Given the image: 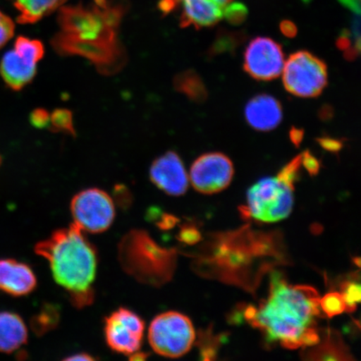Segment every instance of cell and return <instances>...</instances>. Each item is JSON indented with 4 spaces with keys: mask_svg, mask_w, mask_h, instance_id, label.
<instances>
[{
    "mask_svg": "<svg viewBox=\"0 0 361 361\" xmlns=\"http://www.w3.org/2000/svg\"><path fill=\"white\" fill-rule=\"evenodd\" d=\"M128 10L125 0H92L89 6L60 8L61 32L52 40L58 53L92 61L102 74H114L126 63L118 39L121 21Z\"/></svg>",
    "mask_w": 361,
    "mask_h": 361,
    "instance_id": "cell-1",
    "label": "cell"
},
{
    "mask_svg": "<svg viewBox=\"0 0 361 361\" xmlns=\"http://www.w3.org/2000/svg\"><path fill=\"white\" fill-rule=\"evenodd\" d=\"M319 300L315 288L291 286L275 273L271 277L268 299L258 309H248L246 316L269 341L279 343L284 348L314 346L320 341Z\"/></svg>",
    "mask_w": 361,
    "mask_h": 361,
    "instance_id": "cell-2",
    "label": "cell"
},
{
    "mask_svg": "<svg viewBox=\"0 0 361 361\" xmlns=\"http://www.w3.org/2000/svg\"><path fill=\"white\" fill-rule=\"evenodd\" d=\"M35 252L48 261L54 279L70 295L93 290L97 252L78 226L56 230L39 242Z\"/></svg>",
    "mask_w": 361,
    "mask_h": 361,
    "instance_id": "cell-3",
    "label": "cell"
},
{
    "mask_svg": "<svg viewBox=\"0 0 361 361\" xmlns=\"http://www.w3.org/2000/svg\"><path fill=\"white\" fill-rule=\"evenodd\" d=\"M119 260L126 274L139 282L161 286L174 274L177 254L162 247L144 230L135 229L121 239Z\"/></svg>",
    "mask_w": 361,
    "mask_h": 361,
    "instance_id": "cell-4",
    "label": "cell"
},
{
    "mask_svg": "<svg viewBox=\"0 0 361 361\" xmlns=\"http://www.w3.org/2000/svg\"><path fill=\"white\" fill-rule=\"evenodd\" d=\"M293 189L295 184L279 175L259 180L247 191V214L263 223L286 219L293 210Z\"/></svg>",
    "mask_w": 361,
    "mask_h": 361,
    "instance_id": "cell-5",
    "label": "cell"
},
{
    "mask_svg": "<svg viewBox=\"0 0 361 361\" xmlns=\"http://www.w3.org/2000/svg\"><path fill=\"white\" fill-rule=\"evenodd\" d=\"M196 334L186 315L169 311L156 316L148 329V340L157 354L179 358L192 349Z\"/></svg>",
    "mask_w": 361,
    "mask_h": 361,
    "instance_id": "cell-6",
    "label": "cell"
},
{
    "mask_svg": "<svg viewBox=\"0 0 361 361\" xmlns=\"http://www.w3.org/2000/svg\"><path fill=\"white\" fill-rule=\"evenodd\" d=\"M282 73L287 92L299 97H318L328 83L326 63L306 51L292 54L284 62Z\"/></svg>",
    "mask_w": 361,
    "mask_h": 361,
    "instance_id": "cell-7",
    "label": "cell"
},
{
    "mask_svg": "<svg viewBox=\"0 0 361 361\" xmlns=\"http://www.w3.org/2000/svg\"><path fill=\"white\" fill-rule=\"evenodd\" d=\"M74 224L90 233L106 231L114 222L116 209L109 194L99 188L81 191L71 202Z\"/></svg>",
    "mask_w": 361,
    "mask_h": 361,
    "instance_id": "cell-8",
    "label": "cell"
},
{
    "mask_svg": "<svg viewBox=\"0 0 361 361\" xmlns=\"http://www.w3.org/2000/svg\"><path fill=\"white\" fill-rule=\"evenodd\" d=\"M145 322L134 311L123 308L113 311L104 322V336L108 347L116 353L132 356L142 348Z\"/></svg>",
    "mask_w": 361,
    "mask_h": 361,
    "instance_id": "cell-9",
    "label": "cell"
},
{
    "mask_svg": "<svg viewBox=\"0 0 361 361\" xmlns=\"http://www.w3.org/2000/svg\"><path fill=\"white\" fill-rule=\"evenodd\" d=\"M233 174L231 160L223 153L212 152L198 157L193 162L190 180L197 192L214 194L227 188L232 182Z\"/></svg>",
    "mask_w": 361,
    "mask_h": 361,
    "instance_id": "cell-10",
    "label": "cell"
},
{
    "mask_svg": "<svg viewBox=\"0 0 361 361\" xmlns=\"http://www.w3.org/2000/svg\"><path fill=\"white\" fill-rule=\"evenodd\" d=\"M284 55L281 44L268 37H257L248 44L243 68L257 80L276 79L282 74Z\"/></svg>",
    "mask_w": 361,
    "mask_h": 361,
    "instance_id": "cell-11",
    "label": "cell"
},
{
    "mask_svg": "<svg viewBox=\"0 0 361 361\" xmlns=\"http://www.w3.org/2000/svg\"><path fill=\"white\" fill-rule=\"evenodd\" d=\"M233 0H161L158 8L164 15L180 8V25L196 29L214 26L223 19L224 8Z\"/></svg>",
    "mask_w": 361,
    "mask_h": 361,
    "instance_id": "cell-12",
    "label": "cell"
},
{
    "mask_svg": "<svg viewBox=\"0 0 361 361\" xmlns=\"http://www.w3.org/2000/svg\"><path fill=\"white\" fill-rule=\"evenodd\" d=\"M150 178L157 188L171 196L183 195L188 190L187 171L174 152H168L153 161Z\"/></svg>",
    "mask_w": 361,
    "mask_h": 361,
    "instance_id": "cell-13",
    "label": "cell"
},
{
    "mask_svg": "<svg viewBox=\"0 0 361 361\" xmlns=\"http://www.w3.org/2000/svg\"><path fill=\"white\" fill-rule=\"evenodd\" d=\"M37 279L29 265L15 259H0V290L13 296L32 293Z\"/></svg>",
    "mask_w": 361,
    "mask_h": 361,
    "instance_id": "cell-14",
    "label": "cell"
},
{
    "mask_svg": "<svg viewBox=\"0 0 361 361\" xmlns=\"http://www.w3.org/2000/svg\"><path fill=\"white\" fill-rule=\"evenodd\" d=\"M245 117L251 128L269 132L276 128L283 119L281 104L269 94H262L251 99L245 107Z\"/></svg>",
    "mask_w": 361,
    "mask_h": 361,
    "instance_id": "cell-15",
    "label": "cell"
},
{
    "mask_svg": "<svg viewBox=\"0 0 361 361\" xmlns=\"http://www.w3.org/2000/svg\"><path fill=\"white\" fill-rule=\"evenodd\" d=\"M0 72L8 87L20 90L28 85L36 74V64L26 60L15 51L4 56Z\"/></svg>",
    "mask_w": 361,
    "mask_h": 361,
    "instance_id": "cell-16",
    "label": "cell"
},
{
    "mask_svg": "<svg viewBox=\"0 0 361 361\" xmlns=\"http://www.w3.org/2000/svg\"><path fill=\"white\" fill-rule=\"evenodd\" d=\"M28 341V331L20 315L0 313V352L12 353Z\"/></svg>",
    "mask_w": 361,
    "mask_h": 361,
    "instance_id": "cell-17",
    "label": "cell"
},
{
    "mask_svg": "<svg viewBox=\"0 0 361 361\" xmlns=\"http://www.w3.org/2000/svg\"><path fill=\"white\" fill-rule=\"evenodd\" d=\"M19 11L18 22L21 24H34L44 16L61 8L67 0H12Z\"/></svg>",
    "mask_w": 361,
    "mask_h": 361,
    "instance_id": "cell-18",
    "label": "cell"
},
{
    "mask_svg": "<svg viewBox=\"0 0 361 361\" xmlns=\"http://www.w3.org/2000/svg\"><path fill=\"white\" fill-rule=\"evenodd\" d=\"M174 87L189 100L197 103L204 102L209 96L201 76L192 70L185 71L176 75Z\"/></svg>",
    "mask_w": 361,
    "mask_h": 361,
    "instance_id": "cell-19",
    "label": "cell"
},
{
    "mask_svg": "<svg viewBox=\"0 0 361 361\" xmlns=\"http://www.w3.org/2000/svg\"><path fill=\"white\" fill-rule=\"evenodd\" d=\"M61 322V311L55 305H44L30 319V327L36 336H42L53 331Z\"/></svg>",
    "mask_w": 361,
    "mask_h": 361,
    "instance_id": "cell-20",
    "label": "cell"
},
{
    "mask_svg": "<svg viewBox=\"0 0 361 361\" xmlns=\"http://www.w3.org/2000/svg\"><path fill=\"white\" fill-rule=\"evenodd\" d=\"M326 342L320 344L316 349L310 351L313 360H349L348 352L341 340H338L336 334L329 333Z\"/></svg>",
    "mask_w": 361,
    "mask_h": 361,
    "instance_id": "cell-21",
    "label": "cell"
},
{
    "mask_svg": "<svg viewBox=\"0 0 361 361\" xmlns=\"http://www.w3.org/2000/svg\"><path fill=\"white\" fill-rule=\"evenodd\" d=\"M245 40V34L220 30L209 51V56H215L221 54L234 53Z\"/></svg>",
    "mask_w": 361,
    "mask_h": 361,
    "instance_id": "cell-22",
    "label": "cell"
},
{
    "mask_svg": "<svg viewBox=\"0 0 361 361\" xmlns=\"http://www.w3.org/2000/svg\"><path fill=\"white\" fill-rule=\"evenodd\" d=\"M15 51L30 62L37 64L44 56V45L39 40L20 37L16 39Z\"/></svg>",
    "mask_w": 361,
    "mask_h": 361,
    "instance_id": "cell-23",
    "label": "cell"
},
{
    "mask_svg": "<svg viewBox=\"0 0 361 361\" xmlns=\"http://www.w3.org/2000/svg\"><path fill=\"white\" fill-rule=\"evenodd\" d=\"M49 128L56 133H64L75 135L73 116L69 110L57 109L52 113L49 118Z\"/></svg>",
    "mask_w": 361,
    "mask_h": 361,
    "instance_id": "cell-24",
    "label": "cell"
},
{
    "mask_svg": "<svg viewBox=\"0 0 361 361\" xmlns=\"http://www.w3.org/2000/svg\"><path fill=\"white\" fill-rule=\"evenodd\" d=\"M319 307L322 312L329 318L341 314L345 311V303L341 293L331 292L326 293L319 300Z\"/></svg>",
    "mask_w": 361,
    "mask_h": 361,
    "instance_id": "cell-25",
    "label": "cell"
},
{
    "mask_svg": "<svg viewBox=\"0 0 361 361\" xmlns=\"http://www.w3.org/2000/svg\"><path fill=\"white\" fill-rule=\"evenodd\" d=\"M341 290V293L345 303V311L353 312L360 301L361 288L360 284L355 282L345 283L343 284Z\"/></svg>",
    "mask_w": 361,
    "mask_h": 361,
    "instance_id": "cell-26",
    "label": "cell"
},
{
    "mask_svg": "<svg viewBox=\"0 0 361 361\" xmlns=\"http://www.w3.org/2000/svg\"><path fill=\"white\" fill-rule=\"evenodd\" d=\"M224 18L233 25H239L245 21L247 8L242 3H229L224 8Z\"/></svg>",
    "mask_w": 361,
    "mask_h": 361,
    "instance_id": "cell-27",
    "label": "cell"
},
{
    "mask_svg": "<svg viewBox=\"0 0 361 361\" xmlns=\"http://www.w3.org/2000/svg\"><path fill=\"white\" fill-rule=\"evenodd\" d=\"M15 33V25L10 17L0 11V48H2Z\"/></svg>",
    "mask_w": 361,
    "mask_h": 361,
    "instance_id": "cell-28",
    "label": "cell"
},
{
    "mask_svg": "<svg viewBox=\"0 0 361 361\" xmlns=\"http://www.w3.org/2000/svg\"><path fill=\"white\" fill-rule=\"evenodd\" d=\"M300 155L302 166L308 171V173L311 176L318 174L320 169V164L317 158L308 150L302 152Z\"/></svg>",
    "mask_w": 361,
    "mask_h": 361,
    "instance_id": "cell-29",
    "label": "cell"
},
{
    "mask_svg": "<svg viewBox=\"0 0 361 361\" xmlns=\"http://www.w3.org/2000/svg\"><path fill=\"white\" fill-rule=\"evenodd\" d=\"M94 297L93 290L70 295L71 303L75 308H84V307L90 305L94 301Z\"/></svg>",
    "mask_w": 361,
    "mask_h": 361,
    "instance_id": "cell-30",
    "label": "cell"
},
{
    "mask_svg": "<svg viewBox=\"0 0 361 361\" xmlns=\"http://www.w3.org/2000/svg\"><path fill=\"white\" fill-rule=\"evenodd\" d=\"M49 116L47 111L44 109H36L30 115V123L35 128H44L49 125Z\"/></svg>",
    "mask_w": 361,
    "mask_h": 361,
    "instance_id": "cell-31",
    "label": "cell"
},
{
    "mask_svg": "<svg viewBox=\"0 0 361 361\" xmlns=\"http://www.w3.org/2000/svg\"><path fill=\"white\" fill-rule=\"evenodd\" d=\"M318 142L324 149L331 152H337L340 151L343 147L342 142L340 141V140L328 137L319 138Z\"/></svg>",
    "mask_w": 361,
    "mask_h": 361,
    "instance_id": "cell-32",
    "label": "cell"
},
{
    "mask_svg": "<svg viewBox=\"0 0 361 361\" xmlns=\"http://www.w3.org/2000/svg\"><path fill=\"white\" fill-rule=\"evenodd\" d=\"M180 238L184 243L192 245L200 239V233L193 228H185L180 231Z\"/></svg>",
    "mask_w": 361,
    "mask_h": 361,
    "instance_id": "cell-33",
    "label": "cell"
},
{
    "mask_svg": "<svg viewBox=\"0 0 361 361\" xmlns=\"http://www.w3.org/2000/svg\"><path fill=\"white\" fill-rule=\"evenodd\" d=\"M281 30L286 37L293 38L297 34V27L290 20H283L281 23Z\"/></svg>",
    "mask_w": 361,
    "mask_h": 361,
    "instance_id": "cell-34",
    "label": "cell"
},
{
    "mask_svg": "<svg viewBox=\"0 0 361 361\" xmlns=\"http://www.w3.org/2000/svg\"><path fill=\"white\" fill-rule=\"evenodd\" d=\"M343 6L349 8L350 11H353L356 15H360V0H338Z\"/></svg>",
    "mask_w": 361,
    "mask_h": 361,
    "instance_id": "cell-35",
    "label": "cell"
},
{
    "mask_svg": "<svg viewBox=\"0 0 361 361\" xmlns=\"http://www.w3.org/2000/svg\"><path fill=\"white\" fill-rule=\"evenodd\" d=\"M304 132L303 130L293 128L290 132V139L295 145L299 146L303 140Z\"/></svg>",
    "mask_w": 361,
    "mask_h": 361,
    "instance_id": "cell-36",
    "label": "cell"
},
{
    "mask_svg": "<svg viewBox=\"0 0 361 361\" xmlns=\"http://www.w3.org/2000/svg\"><path fill=\"white\" fill-rule=\"evenodd\" d=\"M94 358L93 356L90 355L88 354H78L75 355H71L70 357H67L66 360L68 361H75V360H93Z\"/></svg>",
    "mask_w": 361,
    "mask_h": 361,
    "instance_id": "cell-37",
    "label": "cell"
},
{
    "mask_svg": "<svg viewBox=\"0 0 361 361\" xmlns=\"http://www.w3.org/2000/svg\"><path fill=\"white\" fill-rule=\"evenodd\" d=\"M333 116V111L331 107L324 106L322 108V112H320V117L322 119L328 120Z\"/></svg>",
    "mask_w": 361,
    "mask_h": 361,
    "instance_id": "cell-38",
    "label": "cell"
},
{
    "mask_svg": "<svg viewBox=\"0 0 361 361\" xmlns=\"http://www.w3.org/2000/svg\"><path fill=\"white\" fill-rule=\"evenodd\" d=\"M1 162H2V158H1V156H0V165H1Z\"/></svg>",
    "mask_w": 361,
    "mask_h": 361,
    "instance_id": "cell-39",
    "label": "cell"
}]
</instances>
